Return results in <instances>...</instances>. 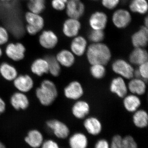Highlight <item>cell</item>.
<instances>
[{
    "instance_id": "obj_14",
    "label": "cell",
    "mask_w": 148,
    "mask_h": 148,
    "mask_svg": "<svg viewBox=\"0 0 148 148\" xmlns=\"http://www.w3.org/2000/svg\"><path fill=\"white\" fill-rule=\"evenodd\" d=\"M148 41V27L143 26L134 33L131 36V42L135 48H144L147 46Z\"/></svg>"
},
{
    "instance_id": "obj_34",
    "label": "cell",
    "mask_w": 148,
    "mask_h": 148,
    "mask_svg": "<svg viewBox=\"0 0 148 148\" xmlns=\"http://www.w3.org/2000/svg\"><path fill=\"white\" fill-rule=\"evenodd\" d=\"M122 148H138V146L134 138L127 135L122 138Z\"/></svg>"
},
{
    "instance_id": "obj_4",
    "label": "cell",
    "mask_w": 148,
    "mask_h": 148,
    "mask_svg": "<svg viewBox=\"0 0 148 148\" xmlns=\"http://www.w3.org/2000/svg\"><path fill=\"white\" fill-rule=\"evenodd\" d=\"M47 126L59 139H65L69 137L70 130L67 125L57 119H51L46 122Z\"/></svg>"
},
{
    "instance_id": "obj_29",
    "label": "cell",
    "mask_w": 148,
    "mask_h": 148,
    "mask_svg": "<svg viewBox=\"0 0 148 148\" xmlns=\"http://www.w3.org/2000/svg\"><path fill=\"white\" fill-rule=\"evenodd\" d=\"M129 8L132 12L144 14L147 12L148 5L147 0H132Z\"/></svg>"
},
{
    "instance_id": "obj_25",
    "label": "cell",
    "mask_w": 148,
    "mask_h": 148,
    "mask_svg": "<svg viewBox=\"0 0 148 148\" xmlns=\"http://www.w3.org/2000/svg\"><path fill=\"white\" fill-rule=\"evenodd\" d=\"M25 140L30 147L38 148L41 147L43 143V136L39 130H32L28 132Z\"/></svg>"
},
{
    "instance_id": "obj_19",
    "label": "cell",
    "mask_w": 148,
    "mask_h": 148,
    "mask_svg": "<svg viewBox=\"0 0 148 148\" xmlns=\"http://www.w3.org/2000/svg\"><path fill=\"white\" fill-rule=\"evenodd\" d=\"M148 59L147 51L144 48H135L129 56L130 63L138 66L147 62Z\"/></svg>"
},
{
    "instance_id": "obj_15",
    "label": "cell",
    "mask_w": 148,
    "mask_h": 148,
    "mask_svg": "<svg viewBox=\"0 0 148 148\" xmlns=\"http://www.w3.org/2000/svg\"><path fill=\"white\" fill-rule=\"evenodd\" d=\"M11 105L16 110H26L29 107L30 102L25 93L16 92L14 93L10 98Z\"/></svg>"
},
{
    "instance_id": "obj_39",
    "label": "cell",
    "mask_w": 148,
    "mask_h": 148,
    "mask_svg": "<svg viewBox=\"0 0 148 148\" xmlns=\"http://www.w3.org/2000/svg\"><path fill=\"white\" fill-rule=\"evenodd\" d=\"M9 34L4 27L0 26V45H3L8 42Z\"/></svg>"
},
{
    "instance_id": "obj_44",
    "label": "cell",
    "mask_w": 148,
    "mask_h": 148,
    "mask_svg": "<svg viewBox=\"0 0 148 148\" xmlns=\"http://www.w3.org/2000/svg\"><path fill=\"white\" fill-rule=\"evenodd\" d=\"M0 148H6L5 146L1 142H0Z\"/></svg>"
},
{
    "instance_id": "obj_40",
    "label": "cell",
    "mask_w": 148,
    "mask_h": 148,
    "mask_svg": "<svg viewBox=\"0 0 148 148\" xmlns=\"http://www.w3.org/2000/svg\"><path fill=\"white\" fill-rule=\"evenodd\" d=\"M41 148H60V147L55 141L49 140L42 143Z\"/></svg>"
},
{
    "instance_id": "obj_30",
    "label": "cell",
    "mask_w": 148,
    "mask_h": 148,
    "mask_svg": "<svg viewBox=\"0 0 148 148\" xmlns=\"http://www.w3.org/2000/svg\"><path fill=\"white\" fill-rule=\"evenodd\" d=\"M47 60L49 66V73L54 77L58 76L61 72V66L56 56L49 55L45 58Z\"/></svg>"
},
{
    "instance_id": "obj_23",
    "label": "cell",
    "mask_w": 148,
    "mask_h": 148,
    "mask_svg": "<svg viewBox=\"0 0 148 148\" xmlns=\"http://www.w3.org/2000/svg\"><path fill=\"white\" fill-rule=\"evenodd\" d=\"M25 19L28 23L27 25L34 28L39 32L44 26V20L40 14L29 11L25 14Z\"/></svg>"
},
{
    "instance_id": "obj_35",
    "label": "cell",
    "mask_w": 148,
    "mask_h": 148,
    "mask_svg": "<svg viewBox=\"0 0 148 148\" xmlns=\"http://www.w3.org/2000/svg\"><path fill=\"white\" fill-rule=\"evenodd\" d=\"M137 70L140 74V78L145 81L147 80L148 78V62L140 65Z\"/></svg>"
},
{
    "instance_id": "obj_16",
    "label": "cell",
    "mask_w": 148,
    "mask_h": 148,
    "mask_svg": "<svg viewBox=\"0 0 148 148\" xmlns=\"http://www.w3.org/2000/svg\"><path fill=\"white\" fill-rule=\"evenodd\" d=\"M83 125L88 133L92 136L99 135L103 129L101 121L96 117L87 118L84 122Z\"/></svg>"
},
{
    "instance_id": "obj_18",
    "label": "cell",
    "mask_w": 148,
    "mask_h": 148,
    "mask_svg": "<svg viewBox=\"0 0 148 148\" xmlns=\"http://www.w3.org/2000/svg\"><path fill=\"white\" fill-rule=\"evenodd\" d=\"M71 50L75 56H81L86 52L87 49V42L82 36L74 37L71 44Z\"/></svg>"
},
{
    "instance_id": "obj_22",
    "label": "cell",
    "mask_w": 148,
    "mask_h": 148,
    "mask_svg": "<svg viewBox=\"0 0 148 148\" xmlns=\"http://www.w3.org/2000/svg\"><path fill=\"white\" fill-rule=\"evenodd\" d=\"M88 144L87 137L82 132H75L69 138L70 148H87Z\"/></svg>"
},
{
    "instance_id": "obj_26",
    "label": "cell",
    "mask_w": 148,
    "mask_h": 148,
    "mask_svg": "<svg viewBox=\"0 0 148 148\" xmlns=\"http://www.w3.org/2000/svg\"><path fill=\"white\" fill-rule=\"evenodd\" d=\"M123 105L127 112H134L140 108L141 101L138 95L133 94L127 95L123 98Z\"/></svg>"
},
{
    "instance_id": "obj_2",
    "label": "cell",
    "mask_w": 148,
    "mask_h": 148,
    "mask_svg": "<svg viewBox=\"0 0 148 148\" xmlns=\"http://www.w3.org/2000/svg\"><path fill=\"white\" fill-rule=\"evenodd\" d=\"M36 95L42 105L48 106L55 101L58 95V91L54 82L50 80L45 79L36 89Z\"/></svg>"
},
{
    "instance_id": "obj_24",
    "label": "cell",
    "mask_w": 148,
    "mask_h": 148,
    "mask_svg": "<svg viewBox=\"0 0 148 148\" xmlns=\"http://www.w3.org/2000/svg\"><path fill=\"white\" fill-rule=\"evenodd\" d=\"M32 73L39 77L49 73V66L45 58H38L36 59L31 66Z\"/></svg>"
},
{
    "instance_id": "obj_10",
    "label": "cell",
    "mask_w": 148,
    "mask_h": 148,
    "mask_svg": "<svg viewBox=\"0 0 148 148\" xmlns=\"http://www.w3.org/2000/svg\"><path fill=\"white\" fill-rule=\"evenodd\" d=\"M81 28V24L78 19L69 18L64 21L63 25L64 35L68 38L77 36Z\"/></svg>"
},
{
    "instance_id": "obj_31",
    "label": "cell",
    "mask_w": 148,
    "mask_h": 148,
    "mask_svg": "<svg viewBox=\"0 0 148 148\" xmlns=\"http://www.w3.org/2000/svg\"><path fill=\"white\" fill-rule=\"evenodd\" d=\"M104 65L96 64L91 65L90 69V73L95 79H100L106 75V69Z\"/></svg>"
},
{
    "instance_id": "obj_33",
    "label": "cell",
    "mask_w": 148,
    "mask_h": 148,
    "mask_svg": "<svg viewBox=\"0 0 148 148\" xmlns=\"http://www.w3.org/2000/svg\"><path fill=\"white\" fill-rule=\"evenodd\" d=\"M104 38L105 33L103 30L92 29L88 35V39L92 43L101 42Z\"/></svg>"
},
{
    "instance_id": "obj_28",
    "label": "cell",
    "mask_w": 148,
    "mask_h": 148,
    "mask_svg": "<svg viewBox=\"0 0 148 148\" xmlns=\"http://www.w3.org/2000/svg\"><path fill=\"white\" fill-rule=\"evenodd\" d=\"M132 121L136 127L139 128H145L148 124L147 112L144 110H137L134 112Z\"/></svg>"
},
{
    "instance_id": "obj_37",
    "label": "cell",
    "mask_w": 148,
    "mask_h": 148,
    "mask_svg": "<svg viewBox=\"0 0 148 148\" xmlns=\"http://www.w3.org/2000/svg\"><path fill=\"white\" fill-rule=\"evenodd\" d=\"M123 137L119 135H114L110 143V148H122Z\"/></svg>"
},
{
    "instance_id": "obj_11",
    "label": "cell",
    "mask_w": 148,
    "mask_h": 148,
    "mask_svg": "<svg viewBox=\"0 0 148 148\" xmlns=\"http://www.w3.org/2000/svg\"><path fill=\"white\" fill-rule=\"evenodd\" d=\"M107 14L102 11H96L90 15L89 24L93 30H103L108 23Z\"/></svg>"
},
{
    "instance_id": "obj_9",
    "label": "cell",
    "mask_w": 148,
    "mask_h": 148,
    "mask_svg": "<svg viewBox=\"0 0 148 148\" xmlns=\"http://www.w3.org/2000/svg\"><path fill=\"white\" fill-rule=\"evenodd\" d=\"M13 82L14 87L19 92L27 93L34 87V80L27 74L17 76Z\"/></svg>"
},
{
    "instance_id": "obj_1",
    "label": "cell",
    "mask_w": 148,
    "mask_h": 148,
    "mask_svg": "<svg viewBox=\"0 0 148 148\" xmlns=\"http://www.w3.org/2000/svg\"><path fill=\"white\" fill-rule=\"evenodd\" d=\"M86 53L88 61L91 65L100 64L106 66L112 57L110 48L102 42L92 43L87 47Z\"/></svg>"
},
{
    "instance_id": "obj_41",
    "label": "cell",
    "mask_w": 148,
    "mask_h": 148,
    "mask_svg": "<svg viewBox=\"0 0 148 148\" xmlns=\"http://www.w3.org/2000/svg\"><path fill=\"white\" fill-rule=\"evenodd\" d=\"M95 148H110V143L106 139H99L95 143Z\"/></svg>"
},
{
    "instance_id": "obj_8",
    "label": "cell",
    "mask_w": 148,
    "mask_h": 148,
    "mask_svg": "<svg viewBox=\"0 0 148 148\" xmlns=\"http://www.w3.org/2000/svg\"><path fill=\"white\" fill-rule=\"evenodd\" d=\"M84 93L82 85L77 81L70 83L64 89V94L68 99L71 100H78L81 98Z\"/></svg>"
},
{
    "instance_id": "obj_27",
    "label": "cell",
    "mask_w": 148,
    "mask_h": 148,
    "mask_svg": "<svg viewBox=\"0 0 148 148\" xmlns=\"http://www.w3.org/2000/svg\"><path fill=\"white\" fill-rule=\"evenodd\" d=\"M0 74L8 81H13L18 75L16 68L7 62H3L0 65Z\"/></svg>"
},
{
    "instance_id": "obj_7",
    "label": "cell",
    "mask_w": 148,
    "mask_h": 148,
    "mask_svg": "<svg viewBox=\"0 0 148 148\" xmlns=\"http://www.w3.org/2000/svg\"><path fill=\"white\" fill-rule=\"evenodd\" d=\"M65 9L69 18L79 19L84 14L85 6L81 0H68Z\"/></svg>"
},
{
    "instance_id": "obj_3",
    "label": "cell",
    "mask_w": 148,
    "mask_h": 148,
    "mask_svg": "<svg viewBox=\"0 0 148 148\" xmlns=\"http://www.w3.org/2000/svg\"><path fill=\"white\" fill-rule=\"evenodd\" d=\"M114 73L124 79H130L134 77L135 69L132 64L123 59H118L112 64Z\"/></svg>"
},
{
    "instance_id": "obj_13",
    "label": "cell",
    "mask_w": 148,
    "mask_h": 148,
    "mask_svg": "<svg viewBox=\"0 0 148 148\" xmlns=\"http://www.w3.org/2000/svg\"><path fill=\"white\" fill-rule=\"evenodd\" d=\"M58 41L57 35L50 30L43 32L39 38L40 45L44 48L48 49L54 48L58 44Z\"/></svg>"
},
{
    "instance_id": "obj_20",
    "label": "cell",
    "mask_w": 148,
    "mask_h": 148,
    "mask_svg": "<svg viewBox=\"0 0 148 148\" xmlns=\"http://www.w3.org/2000/svg\"><path fill=\"white\" fill-rule=\"evenodd\" d=\"M56 58L61 66L65 68H70L75 64V55L71 51L62 49L58 52Z\"/></svg>"
},
{
    "instance_id": "obj_38",
    "label": "cell",
    "mask_w": 148,
    "mask_h": 148,
    "mask_svg": "<svg viewBox=\"0 0 148 148\" xmlns=\"http://www.w3.org/2000/svg\"><path fill=\"white\" fill-rule=\"evenodd\" d=\"M102 4L105 8L113 10L117 6L120 0H101Z\"/></svg>"
},
{
    "instance_id": "obj_12",
    "label": "cell",
    "mask_w": 148,
    "mask_h": 148,
    "mask_svg": "<svg viewBox=\"0 0 148 148\" xmlns=\"http://www.w3.org/2000/svg\"><path fill=\"white\" fill-rule=\"evenodd\" d=\"M112 93L120 98H123L127 95L128 88L124 79L119 76L114 78L111 81L110 87Z\"/></svg>"
},
{
    "instance_id": "obj_46",
    "label": "cell",
    "mask_w": 148,
    "mask_h": 148,
    "mask_svg": "<svg viewBox=\"0 0 148 148\" xmlns=\"http://www.w3.org/2000/svg\"><path fill=\"white\" fill-rule=\"evenodd\" d=\"M0 1H1L2 2H8L11 1V0H0Z\"/></svg>"
},
{
    "instance_id": "obj_32",
    "label": "cell",
    "mask_w": 148,
    "mask_h": 148,
    "mask_svg": "<svg viewBox=\"0 0 148 148\" xmlns=\"http://www.w3.org/2000/svg\"><path fill=\"white\" fill-rule=\"evenodd\" d=\"M45 0H29L28 7L30 11L40 14L45 8Z\"/></svg>"
},
{
    "instance_id": "obj_21",
    "label": "cell",
    "mask_w": 148,
    "mask_h": 148,
    "mask_svg": "<svg viewBox=\"0 0 148 148\" xmlns=\"http://www.w3.org/2000/svg\"><path fill=\"white\" fill-rule=\"evenodd\" d=\"M127 88L132 94L137 95H144L147 89L145 81L141 78H132L128 83Z\"/></svg>"
},
{
    "instance_id": "obj_45",
    "label": "cell",
    "mask_w": 148,
    "mask_h": 148,
    "mask_svg": "<svg viewBox=\"0 0 148 148\" xmlns=\"http://www.w3.org/2000/svg\"><path fill=\"white\" fill-rule=\"evenodd\" d=\"M3 54V51L2 50L1 48L0 47V57H1L2 56Z\"/></svg>"
},
{
    "instance_id": "obj_47",
    "label": "cell",
    "mask_w": 148,
    "mask_h": 148,
    "mask_svg": "<svg viewBox=\"0 0 148 148\" xmlns=\"http://www.w3.org/2000/svg\"><path fill=\"white\" fill-rule=\"evenodd\" d=\"M91 1H98V0H91Z\"/></svg>"
},
{
    "instance_id": "obj_42",
    "label": "cell",
    "mask_w": 148,
    "mask_h": 148,
    "mask_svg": "<svg viewBox=\"0 0 148 148\" xmlns=\"http://www.w3.org/2000/svg\"><path fill=\"white\" fill-rule=\"evenodd\" d=\"M6 109V105L5 101L0 97V115L3 113Z\"/></svg>"
},
{
    "instance_id": "obj_36",
    "label": "cell",
    "mask_w": 148,
    "mask_h": 148,
    "mask_svg": "<svg viewBox=\"0 0 148 148\" xmlns=\"http://www.w3.org/2000/svg\"><path fill=\"white\" fill-rule=\"evenodd\" d=\"M68 0H52L51 5L55 10L62 11L66 8Z\"/></svg>"
},
{
    "instance_id": "obj_43",
    "label": "cell",
    "mask_w": 148,
    "mask_h": 148,
    "mask_svg": "<svg viewBox=\"0 0 148 148\" xmlns=\"http://www.w3.org/2000/svg\"><path fill=\"white\" fill-rule=\"evenodd\" d=\"M144 23H145V26L148 27V19L147 17H146L145 18Z\"/></svg>"
},
{
    "instance_id": "obj_5",
    "label": "cell",
    "mask_w": 148,
    "mask_h": 148,
    "mask_svg": "<svg viewBox=\"0 0 148 148\" xmlns=\"http://www.w3.org/2000/svg\"><path fill=\"white\" fill-rule=\"evenodd\" d=\"M26 49L22 43L20 42L10 43L7 46L5 53L10 59L14 61L23 60L25 57Z\"/></svg>"
},
{
    "instance_id": "obj_6",
    "label": "cell",
    "mask_w": 148,
    "mask_h": 148,
    "mask_svg": "<svg viewBox=\"0 0 148 148\" xmlns=\"http://www.w3.org/2000/svg\"><path fill=\"white\" fill-rule=\"evenodd\" d=\"M132 21V16L128 10L120 9L114 12L112 21L115 27L118 29H125L129 26Z\"/></svg>"
},
{
    "instance_id": "obj_17",
    "label": "cell",
    "mask_w": 148,
    "mask_h": 148,
    "mask_svg": "<svg viewBox=\"0 0 148 148\" xmlns=\"http://www.w3.org/2000/svg\"><path fill=\"white\" fill-rule=\"evenodd\" d=\"M90 106L86 101L79 100L75 102L72 108V113L76 119H82L89 114Z\"/></svg>"
}]
</instances>
